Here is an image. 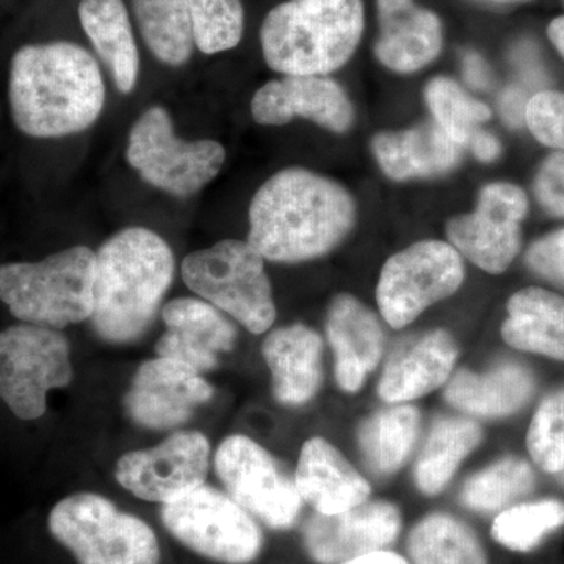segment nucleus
Returning <instances> with one entry per match:
<instances>
[{"label":"nucleus","instance_id":"1","mask_svg":"<svg viewBox=\"0 0 564 564\" xmlns=\"http://www.w3.org/2000/svg\"><path fill=\"white\" fill-rule=\"evenodd\" d=\"M247 242L263 259L296 263L333 251L356 220L355 199L339 182L285 169L263 182L250 204Z\"/></svg>","mask_w":564,"mask_h":564},{"label":"nucleus","instance_id":"2","mask_svg":"<svg viewBox=\"0 0 564 564\" xmlns=\"http://www.w3.org/2000/svg\"><path fill=\"white\" fill-rule=\"evenodd\" d=\"M9 99L21 132L61 139L91 128L101 117L106 85L98 62L79 44H28L11 58Z\"/></svg>","mask_w":564,"mask_h":564},{"label":"nucleus","instance_id":"3","mask_svg":"<svg viewBox=\"0 0 564 564\" xmlns=\"http://www.w3.org/2000/svg\"><path fill=\"white\" fill-rule=\"evenodd\" d=\"M176 262L170 245L141 226L121 229L96 251L91 325L106 343H137L151 328Z\"/></svg>","mask_w":564,"mask_h":564},{"label":"nucleus","instance_id":"4","mask_svg":"<svg viewBox=\"0 0 564 564\" xmlns=\"http://www.w3.org/2000/svg\"><path fill=\"white\" fill-rule=\"evenodd\" d=\"M362 32V0H289L262 22V54L284 76H326L350 61Z\"/></svg>","mask_w":564,"mask_h":564},{"label":"nucleus","instance_id":"5","mask_svg":"<svg viewBox=\"0 0 564 564\" xmlns=\"http://www.w3.org/2000/svg\"><path fill=\"white\" fill-rule=\"evenodd\" d=\"M96 251L70 247L39 262L0 265V302L22 323L62 329L90 321Z\"/></svg>","mask_w":564,"mask_h":564},{"label":"nucleus","instance_id":"6","mask_svg":"<svg viewBox=\"0 0 564 564\" xmlns=\"http://www.w3.org/2000/svg\"><path fill=\"white\" fill-rule=\"evenodd\" d=\"M47 527L77 564H159L158 534L107 497L77 492L52 508Z\"/></svg>","mask_w":564,"mask_h":564},{"label":"nucleus","instance_id":"7","mask_svg":"<svg viewBox=\"0 0 564 564\" xmlns=\"http://www.w3.org/2000/svg\"><path fill=\"white\" fill-rule=\"evenodd\" d=\"M181 273L192 292L248 332L262 334L273 325L272 284L262 256L250 243L226 239L193 251L182 262Z\"/></svg>","mask_w":564,"mask_h":564},{"label":"nucleus","instance_id":"8","mask_svg":"<svg viewBox=\"0 0 564 564\" xmlns=\"http://www.w3.org/2000/svg\"><path fill=\"white\" fill-rule=\"evenodd\" d=\"M126 158L152 187L187 198L218 176L226 151L218 141L180 139L169 111L154 106L132 126Z\"/></svg>","mask_w":564,"mask_h":564},{"label":"nucleus","instance_id":"9","mask_svg":"<svg viewBox=\"0 0 564 564\" xmlns=\"http://www.w3.org/2000/svg\"><path fill=\"white\" fill-rule=\"evenodd\" d=\"M73 378L70 347L61 329L21 323L0 332V399L17 417H43L47 393Z\"/></svg>","mask_w":564,"mask_h":564},{"label":"nucleus","instance_id":"10","mask_svg":"<svg viewBox=\"0 0 564 564\" xmlns=\"http://www.w3.org/2000/svg\"><path fill=\"white\" fill-rule=\"evenodd\" d=\"M161 519L174 540L210 562L250 564L261 555L258 522L214 486L204 484L176 502L162 505Z\"/></svg>","mask_w":564,"mask_h":564},{"label":"nucleus","instance_id":"11","mask_svg":"<svg viewBox=\"0 0 564 564\" xmlns=\"http://www.w3.org/2000/svg\"><path fill=\"white\" fill-rule=\"evenodd\" d=\"M226 494L269 529L295 525L303 499L291 477L262 445L243 434L226 437L214 458Z\"/></svg>","mask_w":564,"mask_h":564},{"label":"nucleus","instance_id":"12","mask_svg":"<svg viewBox=\"0 0 564 564\" xmlns=\"http://www.w3.org/2000/svg\"><path fill=\"white\" fill-rule=\"evenodd\" d=\"M463 281V259L455 247L422 240L384 263L377 288L378 307L392 328H403L426 307L454 295Z\"/></svg>","mask_w":564,"mask_h":564},{"label":"nucleus","instance_id":"13","mask_svg":"<svg viewBox=\"0 0 564 564\" xmlns=\"http://www.w3.org/2000/svg\"><path fill=\"white\" fill-rule=\"evenodd\" d=\"M210 454L209 440L202 432L184 430L154 447L122 455L115 478L137 499L173 503L206 484Z\"/></svg>","mask_w":564,"mask_h":564},{"label":"nucleus","instance_id":"14","mask_svg":"<svg viewBox=\"0 0 564 564\" xmlns=\"http://www.w3.org/2000/svg\"><path fill=\"white\" fill-rule=\"evenodd\" d=\"M529 199L518 185L494 182L478 196L477 209L447 225L452 247L485 272L503 273L521 250V223Z\"/></svg>","mask_w":564,"mask_h":564},{"label":"nucleus","instance_id":"15","mask_svg":"<svg viewBox=\"0 0 564 564\" xmlns=\"http://www.w3.org/2000/svg\"><path fill=\"white\" fill-rule=\"evenodd\" d=\"M214 386L187 364L169 358L148 359L133 375L124 395L133 423L154 432L177 429L209 403Z\"/></svg>","mask_w":564,"mask_h":564},{"label":"nucleus","instance_id":"16","mask_svg":"<svg viewBox=\"0 0 564 564\" xmlns=\"http://www.w3.org/2000/svg\"><path fill=\"white\" fill-rule=\"evenodd\" d=\"M402 516L395 505L364 502L337 514L315 513L304 524L303 543L318 564H340L386 551L399 536Z\"/></svg>","mask_w":564,"mask_h":564},{"label":"nucleus","instance_id":"17","mask_svg":"<svg viewBox=\"0 0 564 564\" xmlns=\"http://www.w3.org/2000/svg\"><path fill=\"white\" fill-rule=\"evenodd\" d=\"M251 115L262 126H284L300 117L334 133L347 132L355 120L347 93L326 76L267 82L252 96Z\"/></svg>","mask_w":564,"mask_h":564},{"label":"nucleus","instance_id":"18","mask_svg":"<svg viewBox=\"0 0 564 564\" xmlns=\"http://www.w3.org/2000/svg\"><path fill=\"white\" fill-rule=\"evenodd\" d=\"M166 332L155 355L187 364L199 373L217 369L223 352L231 351L237 332L228 315L203 299L181 296L161 310Z\"/></svg>","mask_w":564,"mask_h":564},{"label":"nucleus","instance_id":"19","mask_svg":"<svg viewBox=\"0 0 564 564\" xmlns=\"http://www.w3.org/2000/svg\"><path fill=\"white\" fill-rule=\"evenodd\" d=\"M326 334L337 384L345 392H358L383 356L384 334L377 315L356 296L343 293L329 304Z\"/></svg>","mask_w":564,"mask_h":564},{"label":"nucleus","instance_id":"20","mask_svg":"<svg viewBox=\"0 0 564 564\" xmlns=\"http://www.w3.org/2000/svg\"><path fill=\"white\" fill-rule=\"evenodd\" d=\"M380 39L375 55L393 73H417L443 51V24L414 0H377Z\"/></svg>","mask_w":564,"mask_h":564},{"label":"nucleus","instance_id":"21","mask_svg":"<svg viewBox=\"0 0 564 564\" xmlns=\"http://www.w3.org/2000/svg\"><path fill=\"white\" fill-rule=\"evenodd\" d=\"M295 485L303 502L315 513L337 514L367 502L370 485L356 473L344 455L328 441H306L296 466Z\"/></svg>","mask_w":564,"mask_h":564},{"label":"nucleus","instance_id":"22","mask_svg":"<svg viewBox=\"0 0 564 564\" xmlns=\"http://www.w3.org/2000/svg\"><path fill=\"white\" fill-rule=\"evenodd\" d=\"M463 147L434 121L373 137L378 165L392 181L430 180L452 172L462 161Z\"/></svg>","mask_w":564,"mask_h":564},{"label":"nucleus","instance_id":"23","mask_svg":"<svg viewBox=\"0 0 564 564\" xmlns=\"http://www.w3.org/2000/svg\"><path fill=\"white\" fill-rule=\"evenodd\" d=\"M262 355L278 402L302 406L314 399L323 378V343L314 329L302 323L274 329L262 345Z\"/></svg>","mask_w":564,"mask_h":564},{"label":"nucleus","instance_id":"24","mask_svg":"<svg viewBox=\"0 0 564 564\" xmlns=\"http://www.w3.org/2000/svg\"><path fill=\"white\" fill-rule=\"evenodd\" d=\"M458 347L444 329L423 334L393 352L386 364L378 393L389 403L410 402L434 391L451 377Z\"/></svg>","mask_w":564,"mask_h":564},{"label":"nucleus","instance_id":"25","mask_svg":"<svg viewBox=\"0 0 564 564\" xmlns=\"http://www.w3.org/2000/svg\"><path fill=\"white\" fill-rule=\"evenodd\" d=\"M533 392L532 372L521 364L507 362L486 373L459 370L445 389V399L464 413L503 417L521 410Z\"/></svg>","mask_w":564,"mask_h":564},{"label":"nucleus","instance_id":"26","mask_svg":"<svg viewBox=\"0 0 564 564\" xmlns=\"http://www.w3.org/2000/svg\"><path fill=\"white\" fill-rule=\"evenodd\" d=\"M79 20L118 90L131 93L139 82L140 55L124 2L80 0Z\"/></svg>","mask_w":564,"mask_h":564},{"label":"nucleus","instance_id":"27","mask_svg":"<svg viewBox=\"0 0 564 564\" xmlns=\"http://www.w3.org/2000/svg\"><path fill=\"white\" fill-rule=\"evenodd\" d=\"M502 337L510 347L564 361V299L540 288L516 292Z\"/></svg>","mask_w":564,"mask_h":564},{"label":"nucleus","instance_id":"28","mask_svg":"<svg viewBox=\"0 0 564 564\" xmlns=\"http://www.w3.org/2000/svg\"><path fill=\"white\" fill-rule=\"evenodd\" d=\"M478 423L467 419H440L415 466V484L423 494H437L454 477L459 463L480 444Z\"/></svg>","mask_w":564,"mask_h":564},{"label":"nucleus","instance_id":"29","mask_svg":"<svg viewBox=\"0 0 564 564\" xmlns=\"http://www.w3.org/2000/svg\"><path fill=\"white\" fill-rule=\"evenodd\" d=\"M419 423V411L408 404L388 408L367 419L359 429V447L367 467L377 475L395 473L411 454Z\"/></svg>","mask_w":564,"mask_h":564},{"label":"nucleus","instance_id":"30","mask_svg":"<svg viewBox=\"0 0 564 564\" xmlns=\"http://www.w3.org/2000/svg\"><path fill=\"white\" fill-rule=\"evenodd\" d=\"M144 43L159 62L182 66L191 61L193 43L187 0H131Z\"/></svg>","mask_w":564,"mask_h":564},{"label":"nucleus","instance_id":"31","mask_svg":"<svg viewBox=\"0 0 564 564\" xmlns=\"http://www.w3.org/2000/svg\"><path fill=\"white\" fill-rule=\"evenodd\" d=\"M408 552L414 564H488L473 529L443 513L429 516L414 527Z\"/></svg>","mask_w":564,"mask_h":564},{"label":"nucleus","instance_id":"32","mask_svg":"<svg viewBox=\"0 0 564 564\" xmlns=\"http://www.w3.org/2000/svg\"><path fill=\"white\" fill-rule=\"evenodd\" d=\"M425 102L434 122L459 147H467L470 137L484 122L491 120L492 111L448 77H434L425 87Z\"/></svg>","mask_w":564,"mask_h":564},{"label":"nucleus","instance_id":"33","mask_svg":"<svg viewBox=\"0 0 564 564\" xmlns=\"http://www.w3.org/2000/svg\"><path fill=\"white\" fill-rule=\"evenodd\" d=\"M532 466L521 458H505L475 474L462 491L463 503L475 511H496L532 491Z\"/></svg>","mask_w":564,"mask_h":564},{"label":"nucleus","instance_id":"34","mask_svg":"<svg viewBox=\"0 0 564 564\" xmlns=\"http://www.w3.org/2000/svg\"><path fill=\"white\" fill-rule=\"evenodd\" d=\"M193 43L203 54L231 51L243 36L242 0H187Z\"/></svg>","mask_w":564,"mask_h":564},{"label":"nucleus","instance_id":"35","mask_svg":"<svg viewBox=\"0 0 564 564\" xmlns=\"http://www.w3.org/2000/svg\"><path fill=\"white\" fill-rule=\"evenodd\" d=\"M564 525V503L558 500L518 505L497 516L492 538L514 552H530L545 534Z\"/></svg>","mask_w":564,"mask_h":564},{"label":"nucleus","instance_id":"36","mask_svg":"<svg viewBox=\"0 0 564 564\" xmlns=\"http://www.w3.org/2000/svg\"><path fill=\"white\" fill-rule=\"evenodd\" d=\"M527 447L545 473L564 470V388L549 393L538 408L527 433Z\"/></svg>","mask_w":564,"mask_h":564},{"label":"nucleus","instance_id":"37","mask_svg":"<svg viewBox=\"0 0 564 564\" xmlns=\"http://www.w3.org/2000/svg\"><path fill=\"white\" fill-rule=\"evenodd\" d=\"M527 128L545 147L564 151V93L544 90L527 102Z\"/></svg>","mask_w":564,"mask_h":564},{"label":"nucleus","instance_id":"38","mask_svg":"<svg viewBox=\"0 0 564 564\" xmlns=\"http://www.w3.org/2000/svg\"><path fill=\"white\" fill-rule=\"evenodd\" d=\"M534 195L545 212L564 218V151L554 152L534 177Z\"/></svg>","mask_w":564,"mask_h":564},{"label":"nucleus","instance_id":"39","mask_svg":"<svg viewBox=\"0 0 564 564\" xmlns=\"http://www.w3.org/2000/svg\"><path fill=\"white\" fill-rule=\"evenodd\" d=\"M525 262L544 280L564 288V229L536 240L527 251Z\"/></svg>","mask_w":564,"mask_h":564},{"label":"nucleus","instance_id":"40","mask_svg":"<svg viewBox=\"0 0 564 564\" xmlns=\"http://www.w3.org/2000/svg\"><path fill=\"white\" fill-rule=\"evenodd\" d=\"M463 73L467 84L478 90H484L491 84L488 65L477 52L469 51L463 55Z\"/></svg>","mask_w":564,"mask_h":564},{"label":"nucleus","instance_id":"41","mask_svg":"<svg viewBox=\"0 0 564 564\" xmlns=\"http://www.w3.org/2000/svg\"><path fill=\"white\" fill-rule=\"evenodd\" d=\"M467 147L470 148V151H473V154L478 161L485 163L496 161V159H499L500 152H502V147H500V141L496 139V135H492L491 132L484 131V129H478V131L470 137Z\"/></svg>","mask_w":564,"mask_h":564},{"label":"nucleus","instance_id":"42","mask_svg":"<svg viewBox=\"0 0 564 564\" xmlns=\"http://www.w3.org/2000/svg\"><path fill=\"white\" fill-rule=\"evenodd\" d=\"M527 102L524 104V96H522L521 91H508L507 95L503 96L502 104L505 118H507L511 124H519L521 120H524Z\"/></svg>","mask_w":564,"mask_h":564},{"label":"nucleus","instance_id":"43","mask_svg":"<svg viewBox=\"0 0 564 564\" xmlns=\"http://www.w3.org/2000/svg\"><path fill=\"white\" fill-rule=\"evenodd\" d=\"M340 564H410L402 555L395 552L380 551L373 554L358 556V558L348 560Z\"/></svg>","mask_w":564,"mask_h":564},{"label":"nucleus","instance_id":"44","mask_svg":"<svg viewBox=\"0 0 564 564\" xmlns=\"http://www.w3.org/2000/svg\"><path fill=\"white\" fill-rule=\"evenodd\" d=\"M547 36L564 58V14L551 21L547 28Z\"/></svg>","mask_w":564,"mask_h":564},{"label":"nucleus","instance_id":"45","mask_svg":"<svg viewBox=\"0 0 564 564\" xmlns=\"http://www.w3.org/2000/svg\"><path fill=\"white\" fill-rule=\"evenodd\" d=\"M488 2H494V3H518V2H529V0H488Z\"/></svg>","mask_w":564,"mask_h":564},{"label":"nucleus","instance_id":"46","mask_svg":"<svg viewBox=\"0 0 564 564\" xmlns=\"http://www.w3.org/2000/svg\"><path fill=\"white\" fill-rule=\"evenodd\" d=\"M562 473H563V474H562V477H563V480H564V470H562Z\"/></svg>","mask_w":564,"mask_h":564},{"label":"nucleus","instance_id":"47","mask_svg":"<svg viewBox=\"0 0 564 564\" xmlns=\"http://www.w3.org/2000/svg\"><path fill=\"white\" fill-rule=\"evenodd\" d=\"M563 3H564V0H563Z\"/></svg>","mask_w":564,"mask_h":564}]
</instances>
